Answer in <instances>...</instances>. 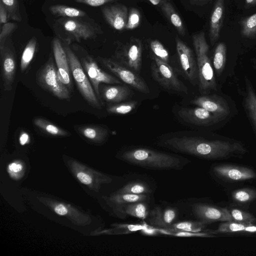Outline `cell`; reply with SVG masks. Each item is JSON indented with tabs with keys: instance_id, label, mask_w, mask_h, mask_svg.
<instances>
[{
	"instance_id": "6da1fadb",
	"label": "cell",
	"mask_w": 256,
	"mask_h": 256,
	"mask_svg": "<svg viewBox=\"0 0 256 256\" xmlns=\"http://www.w3.org/2000/svg\"><path fill=\"white\" fill-rule=\"evenodd\" d=\"M159 144L176 152L205 159L223 158L246 152L244 146L238 142L195 136H172L160 140Z\"/></svg>"
},
{
	"instance_id": "7a4b0ae2",
	"label": "cell",
	"mask_w": 256,
	"mask_h": 256,
	"mask_svg": "<svg viewBox=\"0 0 256 256\" xmlns=\"http://www.w3.org/2000/svg\"><path fill=\"white\" fill-rule=\"evenodd\" d=\"M116 157L128 164L152 170H182L190 162L178 154L143 147L121 150Z\"/></svg>"
},
{
	"instance_id": "3957f363",
	"label": "cell",
	"mask_w": 256,
	"mask_h": 256,
	"mask_svg": "<svg viewBox=\"0 0 256 256\" xmlns=\"http://www.w3.org/2000/svg\"><path fill=\"white\" fill-rule=\"evenodd\" d=\"M198 70V89L201 94H209L216 88L212 64L208 56L209 46L204 32L192 36Z\"/></svg>"
},
{
	"instance_id": "277c9868",
	"label": "cell",
	"mask_w": 256,
	"mask_h": 256,
	"mask_svg": "<svg viewBox=\"0 0 256 256\" xmlns=\"http://www.w3.org/2000/svg\"><path fill=\"white\" fill-rule=\"evenodd\" d=\"M66 53L70 73L84 98L91 106L100 109L101 104L90 82L78 57L68 46H64Z\"/></svg>"
},
{
	"instance_id": "5b68a950",
	"label": "cell",
	"mask_w": 256,
	"mask_h": 256,
	"mask_svg": "<svg viewBox=\"0 0 256 256\" xmlns=\"http://www.w3.org/2000/svg\"><path fill=\"white\" fill-rule=\"evenodd\" d=\"M66 164L76 178L93 191L98 192L102 185L110 184L112 181L110 176L89 168L76 160L68 159Z\"/></svg>"
},
{
	"instance_id": "8992f818",
	"label": "cell",
	"mask_w": 256,
	"mask_h": 256,
	"mask_svg": "<svg viewBox=\"0 0 256 256\" xmlns=\"http://www.w3.org/2000/svg\"><path fill=\"white\" fill-rule=\"evenodd\" d=\"M36 80L40 86L58 98L70 100L69 90L59 79L57 68L51 58L38 72Z\"/></svg>"
},
{
	"instance_id": "52a82bcc",
	"label": "cell",
	"mask_w": 256,
	"mask_h": 256,
	"mask_svg": "<svg viewBox=\"0 0 256 256\" xmlns=\"http://www.w3.org/2000/svg\"><path fill=\"white\" fill-rule=\"evenodd\" d=\"M150 68L154 79L164 88L178 92L188 94L187 87L178 78L168 64L154 56Z\"/></svg>"
},
{
	"instance_id": "ba28073f",
	"label": "cell",
	"mask_w": 256,
	"mask_h": 256,
	"mask_svg": "<svg viewBox=\"0 0 256 256\" xmlns=\"http://www.w3.org/2000/svg\"><path fill=\"white\" fill-rule=\"evenodd\" d=\"M142 46L140 40L133 38L118 46L114 60L139 74L142 63Z\"/></svg>"
},
{
	"instance_id": "9c48e42d",
	"label": "cell",
	"mask_w": 256,
	"mask_h": 256,
	"mask_svg": "<svg viewBox=\"0 0 256 256\" xmlns=\"http://www.w3.org/2000/svg\"><path fill=\"white\" fill-rule=\"evenodd\" d=\"M37 198L52 212L64 217L75 224L84 226L92 222V218L88 214L80 211L70 204L49 196H39Z\"/></svg>"
},
{
	"instance_id": "30bf717a",
	"label": "cell",
	"mask_w": 256,
	"mask_h": 256,
	"mask_svg": "<svg viewBox=\"0 0 256 256\" xmlns=\"http://www.w3.org/2000/svg\"><path fill=\"white\" fill-rule=\"evenodd\" d=\"M96 60L124 82L141 92L146 94L150 93V89L147 84L138 74L113 59L98 56Z\"/></svg>"
},
{
	"instance_id": "8fae6325",
	"label": "cell",
	"mask_w": 256,
	"mask_h": 256,
	"mask_svg": "<svg viewBox=\"0 0 256 256\" xmlns=\"http://www.w3.org/2000/svg\"><path fill=\"white\" fill-rule=\"evenodd\" d=\"M187 208L197 220L205 224L218 221H232L229 210L226 208L215 206L201 202H188Z\"/></svg>"
},
{
	"instance_id": "7c38bea8",
	"label": "cell",
	"mask_w": 256,
	"mask_h": 256,
	"mask_svg": "<svg viewBox=\"0 0 256 256\" xmlns=\"http://www.w3.org/2000/svg\"><path fill=\"white\" fill-rule=\"evenodd\" d=\"M81 64L86 74L94 91L100 100V86L101 83L122 84L121 81L101 69L91 56H86L81 59Z\"/></svg>"
},
{
	"instance_id": "4fadbf2b",
	"label": "cell",
	"mask_w": 256,
	"mask_h": 256,
	"mask_svg": "<svg viewBox=\"0 0 256 256\" xmlns=\"http://www.w3.org/2000/svg\"><path fill=\"white\" fill-rule=\"evenodd\" d=\"M178 115L186 122L199 126H210L226 118L200 106L182 108L178 112Z\"/></svg>"
},
{
	"instance_id": "5bb4252c",
	"label": "cell",
	"mask_w": 256,
	"mask_h": 256,
	"mask_svg": "<svg viewBox=\"0 0 256 256\" xmlns=\"http://www.w3.org/2000/svg\"><path fill=\"white\" fill-rule=\"evenodd\" d=\"M176 48L180 66L186 78L193 84L198 78L196 60L192 50L180 39L176 38Z\"/></svg>"
},
{
	"instance_id": "9a60e30c",
	"label": "cell",
	"mask_w": 256,
	"mask_h": 256,
	"mask_svg": "<svg viewBox=\"0 0 256 256\" xmlns=\"http://www.w3.org/2000/svg\"><path fill=\"white\" fill-rule=\"evenodd\" d=\"M178 217V208L168 205H160L150 210L146 220L150 225L164 229H169L177 222Z\"/></svg>"
},
{
	"instance_id": "2e32d148",
	"label": "cell",
	"mask_w": 256,
	"mask_h": 256,
	"mask_svg": "<svg viewBox=\"0 0 256 256\" xmlns=\"http://www.w3.org/2000/svg\"><path fill=\"white\" fill-rule=\"evenodd\" d=\"M52 48L58 77L68 89L71 90V73L66 50L57 38H54L52 40Z\"/></svg>"
},
{
	"instance_id": "e0dca14e",
	"label": "cell",
	"mask_w": 256,
	"mask_h": 256,
	"mask_svg": "<svg viewBox=\"0 0 256 256\" xmlns=\"http://www.w3.org/2000/svg\"><path fill=\"white\" fill-rule=\"evenodd\" d=\"M190 103L226 118L230 112L228 102L224 98L217 94H202L192 100Z\"/></svg>"
},
{
	"instance_id": "ac0fdd59",
	"label": "cell",
	"mask_w": 256,
	"mask_h": 256,
	"mask_svg": "<svg viewBox=\"0 0 256 256\" xmlns=\"http://www.w3.org/2000/svg\"><path fill=\"white\" fill-rule=\"evenodd\" d=\"M2 64V76L6 90L12 88L16 72V59L14 53L5 45L0 48Z\"/></svg>"
},
{
	"instance_id": "d6986e66",
	"label": "cell",
	"mask_w": 256,
	"mask_h": 256,
	"mask_svg": "<svg viewBox=\"0 0 256 256\" xmlns=\"http://www.w3.org/2000/svg\"><path fill=\"white\" fill-rule=\"evenodd\" d=\"M102 13L108 23L116 30L126 28L128 12L127 8L122 4H116L102 8Z\"/></svg>"
},
{
	"instance_id": "ffe728a7",
	"label": "cell",
	"mask_w": 256,
	"mask_h": 256,
	"mask_svg": "<svg viewBox=\"0 0 256 256\" xmlns=\"http://www.w3.org/2000/svg\"><path fill=\"white\" fill-rule=\"evenodd\" d=\"M148 194H120L114 192L105 198L107 204L112 208L113 213L120 218L123 206L129 203L136 202H150Z\"/></svg>"
},
{
	"instance_id": "44dd1931",
	"label": "cell",
	"mask_w": 256,
	"mask_h": 256,
	"mask_svg": "<svg viewBox=\"0 0 256 256\" xmlns=\"http://www.w3.org/2000/svg\"><path fill=\"white\" fill-rule=\"evenodd\" d=\"M213 170L217 176L230 180H244L256 178L255 172L246 167L219 165Z\"/></svg>"
},
{
	"instance_id": "7402d4cb",
	"label": "cell",
	"mask_w": 256,
	"mask_h": 256,
	"mask_svg": "<svg viewBox=\"0 0 256 256\" xmlns=\"http://www.w3.org/2000/svg\"><path fill=\"white\" fill-rule=\"evenodd\" d=\"M224 14V0H216L210 20L209 37L212 45L216 42L220 36Z\"/></svg>"
},
{
	"instance_id": "603a6c76",
	"label": "cell",
	"mask_w": 256,
	"mask_h": 256,
	"mask_svg": "<svg viewBox=\"0 0 256 256\" xmlns=\"http://www.w3.org/2000/svg\"><path fill=\"white\" fill-rule=\"evenodd\" d=\"M100 98L107 102L120 103L132 96V91L124 86H100Z\"/></svg>"
},
{
	"instance_id": "cb8c5ba5",
	"label": "cell",
	"mask_w": 256,
	"mask_h": 256,
	"mask_svg": "<svg viewBox=\"0 0 256 256\" xmlns=\"http://www.w3.org/2000/svg\"><path fill=\"white\" fill-rule=\"evenodd\" d=\"M62 25L65 30L78 42L92 38L95 34L94 28L90 25L75 19L68 18L64 22Z\"/></svg>"
},
{
	"instance_id": "d4e9b609",
	"label": "cell",
	"mask_w": 256,
	"mask_h": 256,
	"mask_svg": "<svg viewBox=\"0 0 256 256\" xmlns=\"http://www.w3.org/2000/svg\"><path fill=\"white\" fill-rule=\"evenodd\" d=\"M246 90L244 92V104L246 112L256 134V93L250 82L246 78Z\"/></svg>"
},
{
	"instance_id": "484cf974",
	"label": "cell",
	"mask_w": 256,
	"mask_h": 256,
	"mask_svg": "<svg viewBox=\"0 0 256 256\" xmlns=\"http://www.w3.org/2000/svg\"><path fill=\"white\" fill-rule=\"evenodd\" d=\"M149 202H136L124 205L122 208L120 218H125L128 216L146 220L150 213Z\"/></svg>"
},
{
	"instance_id": "4316f807",
	"label": "cell",
	"mask_w": 256,
	"mask_h": 256,
	"mask_svg": "<svg viewBox=\"0 0 256 256\" xmlns=\"http://www.w3.org/2000/svg\"><path fill=\"white\" fill-rule=\"evenodd\" d=\"M116 192L120 194H151L154 192V188L148 182L138 179L128 182Z\"/></svg>"
},
{
	"instance_id": "83f0119b",
	"label": "cell",
	"mask_w": 256,
	"mask_h": 256,
	"mask_svg": "<svg viewBox=\"0 0 256 256\" xmlns=\"http://www.w3.org/2000/svg\"><path fill=\"white\" fill-rule=\"evenodd\" d=\"M78 131L84 137L96 143L103 142L108 135L106 129L95 125L80 126L78 127Z\"/></svg>"
},
{
	"instance_id": "f1b7e54d",
	"label": "cell",
	"mask_w": 256,
	"mask_h": 256,
	"mask_svg": "<svg viewBox=\"0 0 256 256\" xmlns=\"http://www.w3.org/2000/svg\"><path fill=\"white\" fill-rule=\"evenodd\" d=\"M256 232V225L253 223L240 222L234 221L224 222L220 224L214 233Z\"/></svg>"
},
{
	"instance_id": "f546056e",
	"label": "cell",
	"mask_w": 256,
	"mask_h": 256,
	"mask_svg": "<svg viewBox=\"0 0 256 256\" xmlns=\"http://www.w3.org/2000/svg\"><path fill=\"white\" fill-rule=\"evenodd\" d=\"M162 12L182 36L185 34V28L182 19L169 1L160 6Z\"/></svg>"
},
{
	"instance_id": "4dcf8cb0",
	"label": "cell",
	"mask_w": 256,
	"mask_h": 256,
	"mask_svg": "<svg viewBox=\"0 0 256 256\" xmlns=\"http://www.w3.org/2000/svg\"><path fill=\"white\" fill-rule=\"evenodd\" d=\"M226 47L224 42L218 43L215 48L212 66L218 76H220L224 70L226 63Z\"/></svg>"
},
{
	"instance_id": "1f68e13d",
	"label": "cell",
	"mask_w": 256,
	"mask_h": 256,
	"mask_svg": "<svg viewBox=\"0 0 256 256\" xmlns=\"http://www.w3.org/2000/svg\"><path fill=\"white\" fill-rule=\"evenodd\" d=\"M34 123L40 129L52 136H64L69 134L66 130L42 118H36Z\"/></svg>"
},
{
	"instance_id": "d6a6232c",
	"label": "cell",
	"mask_w": 256,
	"mask_h": 256,
	"mask_svg": "<svg viewBox=\"0 0 256 256\" xmlns=\"http://www.w3.org/2000/svg\"><path fill=\"white\" fill-rule=\"evenodd\" d=\"M240 34L242 38H256V13L242 19L239 22Z\"/></svg>"
},
{
	"instance_id": "836d02e7",
	"label": "cell",
	"mask_w": 256,
	"mask_h": 256,
	"mask_svg": "<svg viewBox=\"0 0 256 256\" xmlns=\"http://www.w3.org/2000/svg\"><path fill=\"white\" fill-rule=\"evenodd\" d=\"M51 12L56 16L64 17H82L86 15L84 12L72 7L61 4H56L50 8Z\"/></svg>"
},
{
	"instance_id": "e575fe53",
	"label": "cell",
	"mask_w": 256,
	"mask_h": 256,
	"mask_svg": "<svg viewBox=\"0 0 256 256\" xmlns=\"http://www.w3.org/2000/svg\"><path fill=\"white\" fill-rule=\"evenodd\" d=\"M37 45L36 40L31 38L25 46L22 54L20 68L22 72L25 71L31 62L34 55Z\"/></svg>"
},
{
	"instance_id": "d590c367",
	"label": "cell",
	"mask_w": 256,
	"mask_h": 256,
	"mask_svg": "<svg viewBox=\"0 0 256 256\" xmlns=\"http://www.w3.org/2000/svg\"><path fill=\"white\" fill-rule=\"evenodd\" d=\"M206 225V224L199 220L176 222L169 229L186 232H199L204 230Z\"/></svg>"
},
{
	"instance_id": "8d00e7d4",
	"label": "cell",
	"mask_w": 256,
	"mask_h": 256,
	"mask_svg": "<svg viewBox=\"0 0 256 256\" xmlns=\"http://www.w3.org/2000/svg\"><path fill=\"white\" fill-rule=\"evenodd\" d=\"M110 229L104 230L98 234H126L142 230L145 226L140 224H113Z\"/></svg>"
},
{
	"instance_id": "74e56055",
	"label": "cell",
	"mask_w": 256,
	"mask_h": 256,
	"mask_svg": "<svg viewBox=\"0 0 256 256\" xmlns=\"http://www.w3.org/2000/svg\"><path fill=\"white\" fill-rule=\"evenodd\" d=\"M136 101H129L122 103H117L108 106L106 108L110 114H126L132 112L136 106Z\"/></svg>"
},
{
	"instance_id": "f35d334b",
	"label": "cell",
	"mask_w": 256,
	"mask_h": 256,
	"mask_svg": "<svg viewBox=\"0 0 256 256\" xmlns=\"http://www.w3.org/2000/svg\"><path fill=\"white\" fill-rule=\"evenodd\" d=\"M233 199L240 203H247L256 198V191L250 188H242L234 191Z\"/></svg>"
},
{
	"instance_id": "ab89813d",
	"label": "cell",
	"mask_w": 256,
	"mask_h": 256,
	"mask_svg": "<svg viewBox=\"0 0 256 256\" xmlns=\"http://www.w3.org/2000/svg\"><path fill=\"white\" fill-rule=\"evenodd\" d=\"M0 1L6 8L10 18L17 22L22 20L18 0H0Z\"/></svg>"
},
{
	"instance_id": "60d3db41",
	"label": "cell",
	"mask_w": 256,
	"mask_h": 256,
	"mask_svg": "<svg viewBox=\"0 0 256 256\" xmlns=\"http://www.w3.org/2000/svg\"><path fill=\"white\" fill-rule=\"evenodd\" d=\"M150 47L154 56L162 61L168 63L169 54L161 42L156 40H153L150 42Z\"/></svg>"
},
{
	"instance_id": "b9f144b4",
	"label": "cell",
	"mask_w": 256,
	"mask_h": 256,
	"mask_svg": "<svg viewBox=\"0 0 256 256\" xmlns=\"http://www.w3.org/2000/svg\"><path fill=\"white\" fill-rule=\"evenodd\" d=\"M232 221L240 222L254 223L256 218L248 212L238 208H232L229 210Z\"/></svg>"
},
{
	"instance_id": "7bdbcfd3",
	"label": "cell",
	"mask_w": 256,
	"mask_h": 256,
	"mask_svg": "<svg viewBox=\"0 0 256 256\" xmlns=\"http://www.w3.org/2000/svg\"><path fill=\"white\" fill-rule=\"evenodd\" d=\"M141 20L140 12L136 8H132L128 15V18L126 28L127 30H132L137 28Z\"/></svg>"
},
{
	"instance_id": "ee69618b",
	"label": "cell",
	"mask_w": 256,
	"mask_h": 256,
	"mask_svg": "<svg viewBox=\"0 0 256 256\" xmlns=\"http://www.w3.org/2000/svg\"><path fill=\"white\" fill-rule=\"evenodd\" d=\"M17 25L13 22H6L0 28V48L4 46L8 36L16 28Z\"/></svg>"
},
{
	"instance_id": "f6af8a7d",
	"label": "cell",
	"mask_w": 256,
	"mask_h": 256,
	"mask_svg": "<svg viewBox=\"0 0 256 256\" xmlns=\"http://www.w3.org/2000/svg\"><path fill=\"white\" fill-rule=\"evenodd\" d=\"M24 166L19 161H14L10 164L8 166V172L13 176H16L22 172Z\"/></svg>"
},
{
	"instance_id": "bcb514c9",
	"label": "cell",
	"mask_w": 256,
	"mask_h": 256,
	"mask_svg": "<svg viewBox=\"0 0 256 256\" xmlns=\"http://www.w3.org/2000/svg\"><path fill=\"white\" fill-rule=\"evenodd\" d=\"M116 0H75L76 2L92 6H98Z\"/></svg>"
},
{
	"instance_id": "7dc6e473",
	"label": "cell",
	"mask_w": 256,
	"mask_h": 256,
	"mask_svg": "<svg viewBox=\"0 0 256 256\" xmlns=\"http://www.w3.org/2000/svg\"><path fill=\"white\" fill-rule=\"evenodd\" d=\"M8 12L2 4V3L0 1V28L2 27V24H4L7 22L8 20Z\"/></svg>"
},
{
	"instance_id": "c3c4849f",
	"label": "cell",
	"mask_w": 256,
	"mask_h": 256,
	"mask_svg": "<svg viewBox=\"0 0 256 256\" xmlns=\"http://www.w3.org/2000/svg\"><path fill=\"white\" fill-rule=\"evenodd\" d=\"M19 142L22 146L28 144L30 142L29 134L25 132H22L19 137Z\"/></svg>"
},
{
	"instance_id": "681fc988",
	"label": "cell",
	"mask_w": 256,
	"mask_h": 256,
	"mask_svg": "<svg viewBox=\"0 0 256 256\" xmlns=\"http://www.w3.org/2000/svg\"><path fill=\"white\" fill-rule=\"evenodd\" d=\"M152 4L158 6L160 7L165 2L169 1V0H148Z\"/></svg>"
},
{
	"instance_id": "f907efd6",
	"label": "cell",
	"mask_w": 256,
	"mask_h": 256,
	"mask_svg": "<svg viewBox=\"0 0 256 256\" xmlns=\"http://www.w3.org/2000/svg\"><path fill=\"white\" fill-rule=\"evenodd\" d=\"M245 8H248L254 6V0H245Z\"/></svg>"
},
{
	"instance_id": "816d5d0a",
	"label": "cell",
	"mask_w": 256,
	"mask_h": 256,
	"mask_svg": "<svg viewBox=\"0 0 256 256\" xmlns=\"http://www.w3.org/2000/svg\"><path fill=\"white\" fill-rule=\"evenodd\" d=\"M194 0L197 1V2H208L209 0Z\"/></svg>"
},
{
	"instance_id": "f5cc1de1",
	"label": "cell",
	"mask_w": 256,
	"mask_h": 256,
	"mask_svg": "<svg viewBox=\"0 0 256 256\" xmlns=\"http://www.w3.org/2000/svg\"><path fill=\"white\" fill-rule=\"evenodd\" d=\"M254 6H256V0H254Z\"/></svg>"
}]
</instances>
